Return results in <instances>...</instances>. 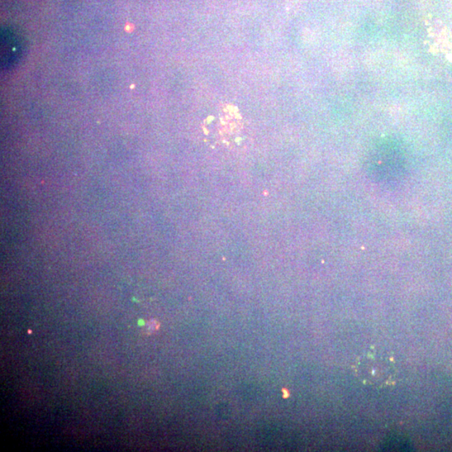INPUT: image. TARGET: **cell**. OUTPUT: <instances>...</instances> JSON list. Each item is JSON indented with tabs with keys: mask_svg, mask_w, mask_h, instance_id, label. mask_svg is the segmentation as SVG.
<instances>
[{
	"mask_svg": "<svg viewBox=\"0 0 452 452\" xmlns=\"http://www.w3.org/2000/svg\"><path fill=\"white\" fill-rule=\"evenodd\" d=\"M353 369L362 383L377 389L393 387L396 383V362L374 348L357 359Z\"/></svg>",
	"mask_w": 452,
	"mask_h": 452,
	"instance_id": "obj_1",
	"label": "cell"
},
{
	"mask_svg": "<svg viewBox=\"0 0 452 452\" xmlns=\"http://www.w3.org/2000/svg\"><path fill=\"white\" fill-rule=\"evenodd\" d=\"M159 327V322L157 321H149L146 325L147 334H153L155 331L158 330Z\"/></svg>",
	"mask_w": 452,
	"mask_h": 452,
	"instance_id": "obj_2",
	"label": "cell"
},
{
	"mask_svg": "<svg viewBox=\"0 0 452 452\" xmlns=\"http://www.w3.org/2000/svg\"><path fill=\"white\" fill-rule=\"evenodd\" d=\"M283 397L284 398H288L289 396V392H288V390L287 389H283Z\"/></svg>",
	"mask_w": 452,
	"mask_h": 452,
	"instance_id": "obj_3",
	"label": "cell"
}]
</instances>
